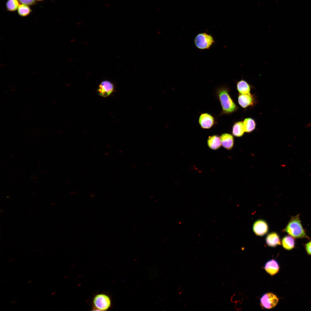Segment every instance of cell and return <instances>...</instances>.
<instances>
[{
	"label": "cell",
	"instance_id": "cell-1",
	"mask_svg": "<svg viewBox=\"0 0 311 311\" xmlns=\"http://www.w3.org/2000/svg\"><path fill=\"white\" fill-rule=\"evenodd\" d=\"M230 90L228 87L223 86L218 88L215 90V95L220 103L222 108L220 115H229L239 109L230 95Z\"/></svg>",
	"mask_w": 311,
	"mask_h": 311
},
{
	"label": "cell",
	"instance_id": "cell-2",
	"mask_svg": "<svg viewBox=\"0 0 311 311\" xmlns=\"http://www.w3.org/2000/svg\"><path fill=\"white\" fill-rule=\"evenodd\" d=\"M299 214L291 217L285 228L282 230L294 238L310 240L304 229L299 218Z\"/></svg>",
	"mask_w": 311,
	"mask_h": 311
},
{
	"label": "cell",
	"instance_id": "cell-3",
	"mask_svg": "<svg viewBox=\"0 0 311 311\" xmlns=\"http://www.w3.org/2000/svg\"><path fill=\"white\" fill-rule=\"evenodd\" d=\"M111 306V301L107 295L99 294L95 295L93 300V309L94 310L106 311Z\"/></svg>",
	"mask_w": 311,
	"mask_h": 311
},
{
	"label": "cell",
	"instance_id": "cell-4",
	"mask_svg": "<svg viewBox=\"0 0 311 311\" xmlns=\"http://www.w3.org/2000/svg\"><path fill=\"white\" fill-rule=\"evenodd\" d=\"M214 42L212 37L206 33L198 34L194 39L196 46L200 49H208Z\"/></svg>",
	"mask_w": 311,
	"mask_h": 311
},
{
	"label": "cell",
	"instance_id": "cell-5",
	"mask_svg": "<svg viewBox=\"0 0 311 311\" xmlns=\"http://www.w3.org/2000/svg\"><path fill=\"white\" fill-rule=\"evenodd\" d=\"M279 299L274 294L268 293L263 294L260 299L261 306L263 308L270 309L274 308L278 304Z\"/></svg>",
	"mask_w": 311,
	"mask_h": 311
},
{
	"label": "cell",
	"instance_id": "cell-6",
	"mask_svg": "<svg viewBox=\"0 0 311 311\" xmlns=\"http://www.w3.org/2000/svg\"><path fill=\"white\" fill-rule=\"evenodd\" d=\"M198 123L203 129H209L212 127L217 123L215 117L211 114L204 113H201L198 118Z\"/></svg>",
	"mask_w": 311,
	"mask_h": 311
},
{
	"label": "cell",
	"instance_id": "cell-7",
	"mask_svg": "<svg viewBox=\"0 0 311 311\" xmlns=\"http://www.w3.org/2000/svg\"><path fill=\"white\" fill-rule=\"evenodd\" d=\"M257 101L256 96L250 93L246 94L239 93L238 97V102L239 105L242 108L246 109L249 107L254 106Z\"/></svg>",
	"mask_w": 311,
	"mask_h": 311
},
{
	"label": "cell",
	"instance_id": "cell-8",
	"mask_svg": "<svg viewBox=\"0 0 311 311\" xmlns=\"http://www.w3.org/2000/svg\"><path fill=\"white\" fill-rule=\"evenodd\" d=\"M253 229L256 235L260 236H263L268 232L269 230L268 225L265 221L261 219H258L254 222Z\"/></svg>",
	"mask_w": 311,
	"mask_h": 311
},
{
	"label": "cell",
	"instance_id": "cell-9",
	"mask_svg": "<svg viewBox=\"0 0 311 311\" xmlns=\"http://www.w3.org/2000/svg\"><path fill=\"white\" fill-rule=\"evenodd\" d=\"M114 86L111 81L105 80L102 81L99 84L97 89V92L100 96L107 97L110 95L113 92Z\"/></svg>",
	"mask_w": 311,
	"mask_h": 311
},
{
	"label": "cell",
	"instance_id": "cell-10",
	"mask_svg": "<svg viewBox=\"0 0 311 311\" xmlns=\"http://www.w3.org/2000/svg\"><path fill=\"white\" fill-rule=\"evenodd\" d=\"M264 268L268 274L273 276L278 272L280 266L278 262L276 260L272 259L268 260L265 263Z\"/></svg>",
	"mask_w": 311,
	"mask_h": 311
},
{
	"label": "cell",
	"instance_id": "cell-11",
	"mask_svg": "<svg viewBox=\"0 0 311 311\" xmlns=\"http://www.w3.org/2000/svg\"><path fill=\"white\" fill-rule=\"evenodd\" d=\"M266 241L269 246L274 247L281 244L280 237L276 232H271L268 234L266 237Z\"/></svg>",
	"mask_w": 311,
	"mask_h": 311
},
{
	"label": "cell",
	"instance_id": "cell-12",
	"mask_svg": "<svg viewBox=\"0 0 311 311\" xmlns=\"http://www.w3.org/2000/svg\"><path fill=\"white\" fill-rule=\"evenodd\" d=\"M220 136L221 145L227 149H231L234 144L233 136L229 133H224L221 134Z\"/></svg>",
	"mask_w": 311,
	"mask_h": 311
},
{
	"label": "cell",
	"instance_id": "cell-13",
	"mask_svg": "<svg viewBox=\"0 0 311 311\" xmlns=\"http://www.w3.org/2000/svg\"><path fill=\"white\" fill-rule=\"evenodd\" d=\"M236 88L239 93L246 94L250 93L252 87L246 81L242 79L236 82Z\"/></svg>",
	"mask_w": 311,
	"mask_h": 311
},
{
	"label": "cell",
	"instance_id": "cell-14",
	"mask_svg": "<svg viewBox=\"0 0 311 311\" xmlns=\"http://www.w3.org/2000/svg\"><path fill=\"white\" fill-rule=\"evenodd\" d=\"M207 143L208 146L211 149L217 150L221 146L220 136L217 135L209 136L208 139Z\"/></svg>",
	"mask_w": 311,
	"mask_h": 311
},
{
	"label": "cell",
	"instance_id": "cell-15",
	"mask_svg": "<svg viewBox=\"0 0 311 311\" xmlns=\"http://www.w3.org/2000/svg\"><path fill=\"white\" fill-rule=\"evenodd\" d=\"M281 243L285 249L290 251L295 248V242L294 238L288 235L285 236L282 238Z\"/></svg>",
	"mask_w": 311,
	"mask_h": 311
},
{
	"label": "cell",
	"instance_id": "cell-16",
	"mask_svg": "<svg viewBox=\"0 0 311 311\" xmlns=\"http://www.w3.org/2000/svg\"><path fill=\"white\" fill-rule=\"evenodd\" d=\"M245 132L243 122H237L233 125L232 132L233 135L236 137H240L244 134Z\"/></svg>",
	"mask_w": 311,
	"mask_h": 311
},
{
	"label": "cell",
	"instance_id": "cell-17",
	"mask_svg": "<svg viewBox=\"0 0 311 311\" xmlns=\"http://www.w3.org/2000/svg\"><path fill=\"white\" fill-rule=\"evenodd\" d=\"M243 122L245 132L250 133L253 131L256 127V123L253 119L249 117L245 119Z\"/></svg>",
	"mask_w": 311,
	"mask_h": 311
},
{
	"label": "cell",
	"instance_id": "cell-18",
	"mask_svg": "<svg viewBox=\"0 0 311 311\" xmlns=\"http://www.w3.org/2000/svg\"><path fill=\"white\" fill-rule=\"evenodd\" d=\"M31 12L32 10L29 5L23 4L20 5L18 9V15L22 17L28 16Z\"/></svg>",
	"mask_w": 311,
	"mask_h": 311
},
{
	"label": "cell",
	"instance_id": "cell-19",
	"mask_svg": "<svg viewBox=\"0 0 311 311\" xmlns=\"http://www.w3.org/2000/svg\"><path fill=\"white\" fill-rule=\"evenodd\" d=\"M20 5L18 0H7L6 3L7 11L14 12L16 11Z\"/></svg>",
	"mask_w": 311,
	"mask_h": 311
},
{
	"label": "cell",
	"instance_id": "cell-20",
	"mask_svg": "<svg viewBox=\"0 0 311 311\" xmlns=\"http://www.w3.org/2000/svg\"><path fill=\"white\" fill-rule=\"evenodd\" d=\"M35 0H18L21 3L29 6L33 5L36 3Z\"/></svg>",
	"mask_w": 311,
	"mask_h": 311
},
{
	"label": "cell",
	"instance_id": "cell-21",
	"mask_svg": "<svg viewBox=\"0 0 311 311\" xmlns=\"http://www.w3.org/2000/svg\"><path fill=\"white\" fill-rule=\"evenodd\" d=\"M304 246L307 254L311 256V240L305 244Z\"/></svg>",
	"mask_w": 311,
	"mask_h": 311
},
{
	"label": "cell",
	"instance_id": "cell-22",
	"mask_svg": "<svg viewBox=\"0 0 311 311\" xmlns=\"http://www.w3.org/2000/svg\"><path fill=\"white\" fill-rule=\"evenodd\" d=\"M305 127L306 128H311V121L305 124Z\"/></svg>",
	"mask_w": 311,
	"mask_h": 311
},
{
	"label": "cell",
	"instance_id": "cell-23",
	"mask_svg": "<svg viewBox=\"0 0 311 311\" xmlns=\"http://www.w3.org/2000/svg\"><path fill=\"white\" fill-rule=\"evenodd\" d=\"M35 0L38 1H44V0Z\"/></svg>",
	"mask_w": 311,
	"mask_h": 311
}]
</instances>
